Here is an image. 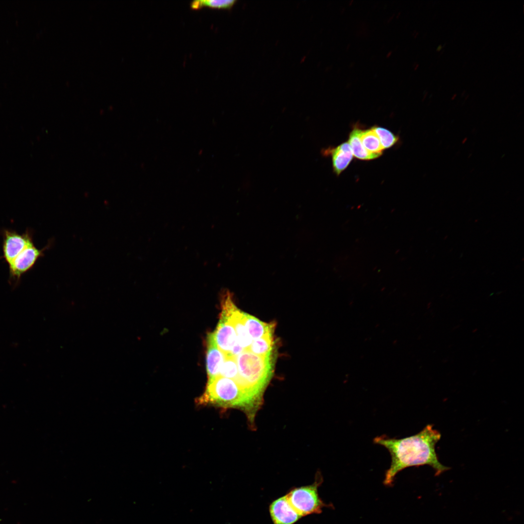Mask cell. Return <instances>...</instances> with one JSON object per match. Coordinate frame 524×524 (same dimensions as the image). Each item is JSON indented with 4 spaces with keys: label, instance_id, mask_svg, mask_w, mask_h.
I'll list each match as a JSON object with an SVG mask.
<instances>
[{
    "label": "cell",
    "instance_id": "obj_10",
    "mask_svg": "<svg viewBox=\"0 0 524 524\" xmlns=\"http://www.w3.org/2000/svg\"><path fill=\"white\" fill-rule=\"evenodd\" d=\"M206 369L208 379L219 375L226 355L218 348L210 333L207 339Z\"/></svg>",
    "mask_w": 524,
    "mask_h": 524
},
{
    "label": "cell",
    "instance_id": "obj_13",
    "mask_svg": "<svg viewBox=\"0 0 524 524\" xmlns=\"http://www.w3.org/2000/svg\"><path fill=\"white\" fill-rule=\"evenodd\" d=\"M361 131L360 129L355 128L349 134L348 143L353 155L359 159L364 160L377 158L378 155L368 152L363 146L360 139Z\"/></svg>",
    "mask_w": 524,
    "mask_h": 524
},
{
    "label": "cell",
    "instance_id": "obj_8",
    "mask_svg": "<svg viewBox=\"0 0 524 524\" xmlns=\"http://www.w3.org/2000/svg\"><path fill=\"white\" fill-rule=\"evenodd\" d=\"M210 334L218 348L226 356H231L232 350L239 344L234 328L230 321L221 314L216 328Z\"/></svg>",
    "mask_w": 524,
    "mask_h": 524
},
{
    "label": "cell",
    "instance_id": "obj_1",
    "mask_svg": "<svg viewBox=\"0 0 524 524\" xmlns=\"http://www.w3.org/2000/svg\"><path fill=\"white\" fill-rule=\"evenodd\" d=\"M441 437V433L433 429L432 425H427L418 433L404 438H391L385 435L375 438L374 442L385 447L391 456L384 485H391L396 475L409 467L428 465L436 471V475L449 469L440 462L436 453L435 445Z\"/></svg>",
    "mask_w": 524,
    "mask_h": 524
},
{
    "label": "cell",
    "instance_id": "obj_7",
    "mask_svg": "<svg viewBox=\"0 0 524 524\" xmlns=\"http://www.w3.org/2000/svg\"><path fill=\"white\" fill-rule=\"evenodd\" d=\"M33 241L31 232L19 233L11 229L2 232V257L9 265L24 248Z\"/></svg>",
    "mask_w": 524,
    "mask_h": 524
},
{
    "label": "cell",
    "instance_id": "obj_14",
    "mask_svg": "<svg viewBox=\"0 0 524 524\" xmlns=\"http://www.w3.org/2000/svg\"><path fill=\"white\" fill-rule=\"evenodd\" d=\"M273 335V333H272L260 338L253 340L247 350L259 356H267L272 355L274 345Z\"/></svg>",
    "mask_w": 524,
    "mask_h": 524
},
{
    "label": "cell",
    "instance_id": "obj_19",
    "mask_svg": "<svg viewBox=\"0 0 524 524\" xmlns=\"http://www.w3.org/2000/svg\"><path fill=\"white\" fill-rule=\"evenodd\" d=\"M442 48V46H441V45H440V46H439L438 47V49H437V51H439V50H440V49H441Z\"/></svg>",
    "mask_w": 524,
    "mask_h": 524
},
{
    "label": "cell",
    "instance_id": "obj_2",
    "mask_svg": "<svg viewBox=\"0 0 524 524\" xmlns=\"http://www.w3.org/2000/svg\"><path fill=\"white\" fill-rule=\"evenodd\" d=\"M239 379L238 385L255 409H260L263 394L273 373L272 355L262 356L244 350L236 357Z\"/></svg>",
    "mask_w": 524,
    "mask_h": 524
},
{
    "label": "cell",
    "instance_id": "obj_9",
    "mask_svg": "<svg viewBox=\"0 0 524 524\" xmlns=\"http://www.w3.org/2000/svg\"><path fill=\"white\" fill-rule=\"evenodd\" d=\"M269 512L273 524H294L302 518L291 506L285 495L270 504Z\"/></svg>",
    "mask_w": 524,
    "mask_h": 524
},
{
    "label": "cell",
    "instance_id": "obj_15",
    "mask_svg": "<svg viewBox=\"0 0 524 524\" xmlns=\"http://www.w3.org/2000/svg\"><path fill=\"white\" fill-rule=\"evenodd\" d=\"M361 143L369 153L380 156L383 150L379 140L372 129L362 131L360 135Z\"/></svg>",
    "mask_w": 524,
    "mask_h": 524
},
{
    "label": "cell",
    "instance_id": "obj_3",
    "mask_svg": "<svg viewBox=\"0 0 524 524\" xmlns=\"http://www.w3.org/2000/svg\"><path fill=\"white\" fill-rule=\"evenodd\" d=\"M198 402L239 409L246 415L249 424L252 426L254 424L257 412L242 389L231 379L219 376L208 379L206 391Z\"/></svg>",
    "mask_w": 524,
    "mask_h": 524
},
{
    "label": "cell",
    "instance_id": "obj_18",
    "mask_svg": "<svg viewBox=\"0 0 524 524\" xmlns=\"http://www.w3.org/2000/svg\"><path fill=\"white\" fill-rule=\"evenodd\" d=\"M378 137L383 149L393 146L398 140V138L390 131L380 127L372 128Z\"/></svg>",
    "mask_w": 524,
    "mask_h": 524
},
{
    "label": "cell",
    "instance_id": "obj_12",
    "mask_svg": "<svg viewBox=\"0 0 524 524\" xmlns=\"http://www.w3.org/2000/svg\"><path fill=\"white\" fill-rule=\"evenodd\" d=\"M244 324L248 333L252 340L274 333L275 324L266 323L249 314L244 312Z\"/></svg>",
    "mask_w": 524,
    "mask_h": 524
},
{
    "label": "cell",
    "instance_id": "obj_4",
    "mask_svg": "<svg viewBox=\"0 0 524 524\" xmlns=\"http://www.w3.org/2000/svg\"><path fill=\"white\" fill-rule=\"evenodd\" d=\"M322 481L321 474L317 473L312 484L293 488L285 495L291 506L302 517L321 513L323 508L330 507L319 495L318 488Z\"/></svg>",
    "mask_w": 524,
    "mask_h": 524
},
{
    "label": "cell",
    "instance_id": "obj_17",
    "mask_svg": "<svg viewBox=\"0 0 524 524\" xmlns=\"http://www.w3.org/2000/svg\"><path fill=\"white\" fill-rule=\"evenodd\" d=\"M235 0H204L193 1L190 7L193 9H198L203 7L215 9H230L235 4Z\"/></svg>",
    "mask_w": 524,
    "mask_h": 524
},
{
    "label": "cell",
    "instance_id": "obj_11",
    "mask_svg": "<svg viewBox=\"0 0 524 524\" xmlns=\"http://www.w3.org/2000/svg\"><path fill=\"white\" fill-rule=\"evenodd\" d=\"M325 155H330L334 173L339 175L349 164L353 158V153L348 142L342 143L334 148L324 151Z\"/></svg>",
    "mask_w": 524,
    "mask_h": 524
},
{
    "label": "cell",
    "instance_id": "obj_16",
    "mask_svg": "<svg viewBox=\"0 0 524 524\" xmlns=\"http://www.w3.org/2000/svg\"><path fill=\"white\" fill-rule=\"evenodd\" d=\"M218 376L233 380L238 384L239 377L236 358L226 356Z\"/></svg>",
    "mask_w": 524,
    "mask_h": 524
},
{
    "label": "cell",
    "instance_id": "obj_6",
    "mask_svg": "<svg viewBox=\"0 0 524 524\" xmlns=\"http://www.w3.org/2000/svg\"><path fill=\"white\" fill-rule=\"evenodd\" d=\"M51 245L50 243L40 249L35 246L33 241L30 242L8 265L11 280L15 284L18 282L22 276L30 270L38 260L44 256V251Z\"/></svg>",
    "mask_w": 524,
    "mask_h": 524
},
{
    "label": "cell",
    "instance_id": "obj_5",
    "mask_svg": "<svg viewBox=\"0 0 524 524\" xmlns=\"http://www.w3.org/2000/svg\"><path fill=\"white\" fill-rule=\"evenodd\" d=\"M221 304V314L225 316L232 324L238 344L245 350H247L253 340L249 336L244 324V312L235 305L232 295L229 291H225L222 294Z\"/></svg>",
    "mask_w": 524,
    "mask_h": 524
}]
</instances>
